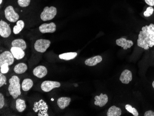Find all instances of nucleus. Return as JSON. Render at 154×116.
Listing matches in <instances>:
<instances>
[{"mask_svg":"<svg viewBox=\"0 0 154 116\" xmlns=\"http://www.w3.org/2000/svg\"><path fill=\"white\" fill-rule=\"evenodd\" d=\"M5 105V99L3 94L0 93V109H2L3 108Z\"/></svg>","mask_w":154,"mask_h":116,"instance_id":"c756f323","label":"nucleus"},{"mask_svg":"<svg viewBox=\"0 0 154 116\" xmlns=\"http://www.w3.org/2000/svg\"><path fill=\"white\" fill-rule=\"evenodd\" d=\"M12 47H18L23 50H26V44L25 41L22 39H16L14 40L12 42Z\"/></svg>","mask_w":154,"mask_h":116,"instance_id":"6ab92c4d","label":"nucleus"},{"mask_svg":"<svg viewBox=\"0 0 154 116\" xmlns=\"http://www.w3.org/2000/svg\"><path fill=\"white\" fill-rule=\"evenodd\" d=\"M146 4L150 6V7L154 6V0H144Z\"/></svg>","mask_w":154,"mask_h":116,"instance_id":"2f4dec72","label":"nucleus"},{"mask_svg":"<svg viewBox=\"0 0 154 116\" xmlns=\"http://www.w3.org/2000/svg\"><path fill=\"white\" fill-rule=\"evenodd\" d=\"M10 52L13 54L14 58L17 60L21 59L24 58L25 55L24 50L15 47H12L10 49Z\"/></svg>","mask_w":154,"mask_h":116,"instance_id":"2eb2a0df","label":"nucleus"},{"mask_svg":"<svg viewBox=\"0 0 154 116\" xmlns=\"http://www.w3.org/2000/svg\"><path fill=\"white\" fill-rule=\"evenodd\" d=\"M125 108L128 111L130 112L134 116H138V115H139L138 111L137 110V109L136 108H134V107H132L131 105H130L129 104L127 105H125Z\"/></svg>","mask_w":154,"mask_h":116,"instance_id":"393cba45","label":"nucleus"},{"mask_svg":"<svg viewBox=\"0 0 154 116\" xmlns=\"http://www.w3.org/2000/svg\"><path fill=\"white\" fill-rule=\"evenodd\" d=\"M5 18L10 22H16L19 19V14L14 10V8L12 6H9L5 8Z\"/></svg>","mask_w":154,"mask_h":116,"instance_id":"423d86ee","label":"nucleus"},{"mask_svg":"<svg viewBox=\"0 0 154 116\" xmlns=\"http://www.w3.org/2000/svg\"><path fill=\"white\" fill-rule=\"evenodd\" d=\"M116 43L117 45L122 47L124 50H126L130 48L133 45L134 43L130 40H127L125 38H122L118 39L116 40Z\"/></svg>","mask_w":154,"mask_h":116,"instance_id":"f8f14e48","label":"nucleus"},{"mask_svg":"<svg viewBox=\"0 0 154 116\" xmlns=\"http://www.w3.org/2000/svg\"><path fill=\"white\" fill-rule=\"evenodd\" d=\"M31 0H18V3L21 7H26L29 6Z\"/></svg>","mask_w":154,"mask_h":116,"instance_id":"a878e982","label":"nucleus"},{"mask_svg":"<svg viewBox=\"0 0 154 116\" xmlns=\"http://www.w3.org/2000/svg\"><path fill=\"white\" fill-rule=\"evenodd\" d=\"M51 41L49 40L40 39L37 40L34 44V48L39 52L44 53L46 51L50 46Z\"/></svg>","mask_w":154,"mask_h":116,"instance_id":"39448f33","label":"nucleus"},{"mask_svg":"<svg viewBox=\"0 0 154 116\" xmlns=\"http://www.w3.org/2000/svg\"><path fill=\"white\" fill-rule=\"evenodd\" d=\"M40 32L42 33H54L56 31V25L54 22L44 23L39 27Z\"/></svg>","mask_w":154,"mask_h":116,"instance_id":"9d476101","label":"nucleus"},{"mask_svg":"<svg viewBox=\"0 0 154 116\" xmlns=\"http://www.w3.org/2000/svg\"><path fill=\"white\" fill-rule=\"evenodd\" d=\"M26 102L23 99H18L16 100V108L19 112H22L26 109Z\"/></svg>","mask_w":154,"mask_h":116,"instance_id":"5701e85b","label":"nucleus"},{"mask_svg":"<svg viewBox=\"0 0 154 116\" xmlns=\"http://www.w3.org/2000/svg\"><path fill=\"white\" fill-rule=\"evenodd\" d=\"M71 101V99L70 98L62 97L58 99L57 103L60 109L63 110L70 105Z\"/></svg>","mask_w":154,"mask_h":116,"instance_id":"f3484780","label":"nucleus"},{"mask_svg":"<svg viewBox=\"0 0 154 116\" xmlns=\"http://www.w3.org/2000/svg\"><path fill=\"white\" fill-rule=\"evenodd\" d=\"M9 83L8 91L13 99H15L20 95L21 93L20 78L17 76H13L11 78L9 79Z\"/></svg>","mask_w":154,"mask_h":116,"instance_id":"f03ea898","label":"nucleus"},{"mask_svg":"<svg viewBox=\"0 0 154 116\" xmlns=\"http://www.w3.org/2000/svg\"><path fill=\"white\" fill-rule=\"evenodd\" d=\"M2 0H0V4H2Z\"/></svg>","mask_w":154,"mask_h":116,"instance_id":"72a5a7b5","label":"nucleus"},{"mask_svg":"<svg viewBox=\"0 0 154 116\" xmlns=\"http://www.w3.org/2000/svg\"><path fill=\"white\" fill-rule=\"evenodd\" d=\"M11 33V29L7 22L1 20L0 21V35L4 38H8Z\"/></svg>","mask_w":154,"mask_h":116,"instance_id":"1a4fd4ad","label":"nucleus"},{"mask_svg":"<svg viewBox=\"0 0 154 116\" xmlns=\"http://www.w3.org/2000/svg\"><path fill=\"white\" fill-rule=\"evenodd\" d=\"M102 60L103 58L101 56H96L86 59L85 62V64L86 65L89 66H94L98 64L101 63Z\"/></svg>","mask_w":154,"mask_h":116,"instance_id":"dca6fc26","label":"nucleus"},{"mask_svg":"<svg viewBox=\"0 0 154 116\" xmlns=\"http://www.w3.org/2000/svg\"><path fill=\"white\" fill-rule=\"evenodd\" d=\"M33 109L35 112H39L38 116H48L47 113L48 106L46 103L42 99L35 103Z\"/></svg>","mask_w":154,"mask_h":116,"instance_id":"20e7f679","label":"nucleus"},{"mask_svg":"<svg viewBox=\"0 0 154 116\" xmlns=\"http://www.w3.org/2000/svg\"><path fill=\"white\" fill-rule=\"evenodd\" d=\"M8 66H9V65H8V64H3L1 66H0V67H1V73L4 74H6L8 72L9 70Z\"/></svg>","mask_w":154,"mask_h":116,"instance_id":"cd10ccee","label":"nucleus"},{"mask_svg":"<svg viewBox=\"0 0 154 116\" xmlns=\"http://www.w3.org/2000/svg\"><path fill=\"white\" fill-rule=\"evenodd\" d=\"M144 116H154V111L149 110L146 111L144 114Z\"/></svg>","mask_w":154,"mask_h":116,"instance_id":"7c9ffc66","label":"nucleus"},{"mask_svg":"<svg viewBox=\"0 0 154 116\" xmlns=\"http://www.w3.org/2000/svg\"><path fill=\"white\" fill-rule=\"evenodd\" d=\"M6 81H7V78L6 77L4 76L3 74H0V87L3 86L4 85H6Z\"/></svg>","mask_w":154,"mask_h":116,"instance_id":"c85d7f7f","label":"nucleus"},{"mask_svg":"<svg viewBox=\"0 0 154 116\" xmlns=\"http://www.w3.org/2000/svg\"><path fill=\"white\" fill-rule=\"evenodd\" d=\"M57 9L51 6V7H46L40 15V18L43 21H46L52 20L57 15Z\"/></svg>","mask_w":154,"mask_h":116,"instance_id":"7ed1b4c3","label":"nucleus"},{"mask_svg":"<svg viewBox=\"0 0 154 116\" xmlns=\"http://www.w3.org/2000/svg\"><path fill=\"white\" fill-rule=\"evenodd\" d=\"M60 83L58 81L46 80L42 83L41 87L43 91L49 92L54 88L60 87Z\"/></svg>","mask_w":154,"mask_h":116,"instance_id":"6e6552de","label":"nucleus"},{"mask_svg":"<svg viewBox=\"0 0 154 116\" xmlns=\"http://www.w3.org/2000/svg\"><path fill=\"white\" fill-rule=\"evenodd\" d=\"M27 65L25 63H20L14 67V71L17 74L24 73L27 70Z\"/></svg>","mask_w":154,"mask_h":116,"instance_id":"412c9836","label":"nucleus"},{"mask_svg":"<svg viewBox=\"0 0 154 116\" xmlns=\"http://www.w3.org/2000/svg\"><path fill=\"white\" fill-rule=\"evenodd\" d=\"M48 71L44 66H38L34 69L33 74L35 77L38 78H43L47 74Z\"/></svg>","mask_w":154,"mask_h":116,"instance_id":"9b49d317","label":"nucleus"},{"mask_svg":"<svg viewBox=\"0 0 154 116\" xmlns=\"http://www.w3.org/2000/svg\"><path fill=\"white\" fill-rule=\"evenodd\" d=\"M25 26V23L22 20H18L16 26L13 28V33L15 34H18L21 31L23 30Z\"/></svg>","mask_w":154,"mask_h":116,"instance_id":"b1692460","label":"nucleus"},{"mask_svg":"<svg viewBox=\"0 0 154 116\" xmlns=\"http://www.w3.org/2000/svg\"><path fill=\"white\" fill-rule=\"evenodd\" d=\"M77 52H68L61 54L59 56V58L61 60L68 61L73 59L77 56Z\"/></svg>","mask_w":154,"mask_h":116,"instance_id":"4be33fe9","label":"nucleus"},{"mask_svg":"<svg viewBox=\"0 0 154 116\" xmlns=\"http://www.w3.org/2000/svg\"><path fill=\"white\" fill-rule=\"evenodd\" d=\"M122 115V110L119 107L115 105L111 106L109 108L107 112L108 116H120Z\"/></svg>","mask_w":154,"mask_h":116,"instance_id":"a211bd4d","label":"nucleus"},{"mask_svg":"<svg viewBox=\"0 0 154 116\" xmlns=\"http://www.w3.org/2000/svg\"><path fill=\"white\" fill-rule=\"evenodd\" d=\"M154 11V9L153 8H152V7H150H150H149L146 9V11H144V13H143V15L145 17H149V16H151L153 14Z\"/></svg>","mask_w":154,"mask_h":116,"instance_id":"bb28decb","label":"nucleus"},{"mask_svg":"<svg viewBox=\"0 0 154 116\" xmlns=\"http://www.w3.org/2000/svg\"><path fill=\"white\" fill-rule=\"evenodd\" d=\"M152 86H153V88L154 89V81L152 83Z\"/></svg>","mask_w":154,"mask_h":116,"instance_id":"473e14b6","label":"nucleus"},{"mask_svg":"<svg viewBox=\"0 0 154 116\" xmlns=\"http://www.w3.org/2000/svg\"><path fill=\"white\" fill-rule=\"evenodd\" d=\"M132 73L131 71L125 70L121 74L120 80L122 83L128 84L132 80Z\"/></svg>","mask_w":154,"mask_h":116,"instance_id":"4468645a","label":"nucleus"},{"mask_svg":"<svg viewBox=\"0 0 154 116\" xmlns=\"http://www.w3.org/2000/svg\"><path fill=\"white\" fill-rule=\"evenodd\" d=\"M95 105L99 106V107H103L106 105L108 102V97L107 94H103L101 93L99 96H96L95 97Z\"/></svg>","mask_w":154,"mask_h":116,"instance_id":"ddd939ff","label":"nucleus"},{"mask_svg":"<svg viewBox=\"0 0 154 116\" xmlns=\"http://www.w3.org/2000/svg\"><path fill=\"white\" fill-rule=\"evenodd\" d=\"M33 86V82L31 79H25L23 80L21 84L22 89L24 91L26 92L30 90Z\"/></svg>","mask_w":154,"mask_h":116,"instance_id":"aec40b11","label":"nucleus"},{"mask_svg":"<svg viewBox=\"0 0 154 116\" xmlns=\"http://www.w3.org/2000/svg\"><path fill=\"white\" fill-rule=\"evenodd\" d=\"M14 57L12 53L8 51H5L0 55V66L4 64H8L10 66L14 64Z\"/></svg>","mask_w":154,"mask_h":116,"instance_id":"0eeeda50","label":"nucleus"},{"mask_svg":"<svg viewBox=\"0 0 154 116\" xmlns=\"http://www.w3.org/2000/svg\"><path fill=\"white\" fill-rule=\"evenodd\" d=\"M137 45L144 50H148L154 46V24L146 25L139 32L137 40Z\"/></svg>","mask_w":154,"mask_h":116,"instance_id":"f257e3e1","label":"nucleus"}]
</instances>
